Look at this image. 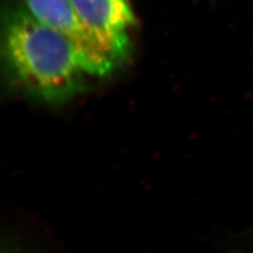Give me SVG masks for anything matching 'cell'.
I'll return each mask as SVG.
<instances>
[{
    "instance_id": "1",
    "label": "cell",
    "mask_w": 253,
    "mask_h": 253,
    "mask_svg": "<svg viewBox=\"0 0 253 253\" xmlns=\"http://www.w3.org/2000/svg\"><path fill=\"white\" fill-rule=\"evenodd\" d=\"M1 53L9 81L27 96L51 105L84 89V69L73 42L10 2L2 13Z\"/></svg>"
},
{
    "instance_id": "2",
    "label": "cell",
    "mask_w": 253,
    "mask_h": 253,
    "mask_svg": "<svg viewBox=\"0 0 253 253\" xmlns=\"http://www.w3.org/2000/svg\"><path fill=\"white\" fill-rule=\"evenodd\" d=\"M43 25L68 37L75 45L86 73L102 77L118 66L84 26L71 0H18Z\"/></svg>"
},
{
    "instance_id": "3",
    "label": "cell",
    "mask_w": 253,
    "mask_h": 253,
    "mask_svg": "<svg viewBox=\"0 0 253 253\" xmlns=\"http://www.w3.org/2000/svg\"><path fill=\"white\" fill-rule=\"evenodd\" d=\"M84 26L116 65L132 52V33L137 26L132 0H71Z\"/></svg>"
}]
</instances>
